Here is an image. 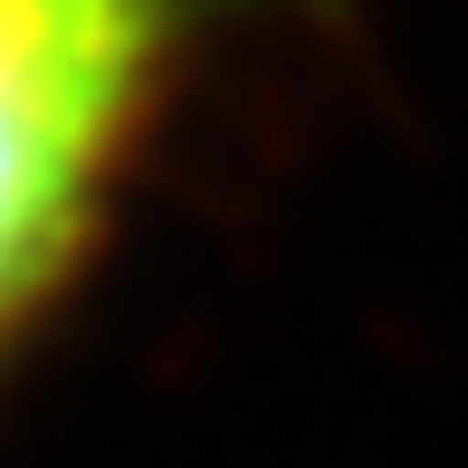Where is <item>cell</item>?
<instances>
[{"mask_svg":"<svg viewBox=\"0 0 468 468\" xmlns=\"http://www.w3.org/2000/svg\"><path fill=\"white\" fill-rule=\"evenodd\" d=\"M220 19L229 0H0V382L115 259Z\"/></svg>","mask_w":468,"mask_h":468,"instance_id":"6da1fadb","label":"cell"}]
</instances>
